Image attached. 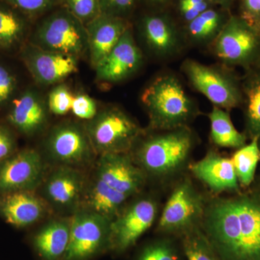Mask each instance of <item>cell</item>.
Here are the masks:
<instances>
[{"instance_id":"obj_35","label":"cell","mask_w":260,"mask_h":260,"mask_svg":"<svg viewBox=\"0 0 260 260\" xmlns=\"http://www.w3.org/2000/svg\"><path fill=\"white\" fill-rule=\"evenodd\" d=\"M138 260H179V257L172 244L161 241L147 246Z\"/></svg>"},{"instance_id":"obj_37","label":"cell","mask_w":260,"mask_h":260,"mask_svg":"<svg viewBox=\"0 0 260 260\" xmlns=\"http://www.w3.org/2000/svg\"><path fill=\"white\" fill-rule=\"evenodd\" d=\"M18 80L4 65L0 64V107H4L14 95Z\"/></svg>"},{"instance_id":"obj_39","label":"cell","mask_w":260,"mask_h":260,"mask_svg":"<svg viewBox=\"0 0 260 260\" xmlns=\"http://www.w3.org/2000/svg\"><path fill=\"white\" fill-rule=\"evenodd\" d=\"M17 151L14 135L9 129L0 125V162L6 160Z\"/></svg>"},{"instance_id":"obj_9","label":"cell","mask_w":260,"mask_h":260,"mask_svg":"<svg viewBox=\"0 0 260 260\" xmlns=\"http://www.w3.org/2000/svg\"><path fill=\"white\" fill-rule=\"evenodd\" d=\"M111 220L79 209L71 215L69 245L62 260H89L110 249Z\"/></svg>"},{"instance_id":"obj_22","label":"cell","mask_w":260,"mask_h":260,"mask_svg":"<svg viewBox=\"0 0 260 260\" xmlns=\"http://www.w3.org/2000/svg\"><path fill=\"white\" fill-rule=\"evenodd\" d=\"M131 197L113 189L95 175L88 181L80 209L89 210L112 221Z\"/></svg>"},{"instance_id":"obj_11","label":"cell","mask_w":260,"mask_h":260,"mask_svg":"<svg viewBox=\"0 0 260 260\" xmlns=\"http://www.w3.org/2000/svg\"><path fill=\"white\" fill-rule=\"evenodd\" d=\"M155 198L144 197L126 205L111 222L110 249L122 252L153 225L158 214Z\"/></svg>"},{"instance_id":"obj_16","label":"cell","mask_w":260,"mask_h":260,"mask_svg":"<svg viewBox=\"0 0 260 260\" xmlns=\"http://www.w3.org/2000/svg\"><path fill=\"white\" fill-rule=\"evenodd\" d=\"M143 63V53L135 42L132 25L114 49L95 67L96 80L107 84L121 83L135 75Z\"/></svg>"},{"instance_id":"obj_41","label":"cell","mask_w":260,"mask_h":260,"mask_svg":"<svg viewBox=\"0 0 260 260\" xmlns=\"http://www.w3.org/2000/svg\"><path fill=\"white\" fill-rule=\"evenodd\" d=\"M208 1H209L214 6L227 10H231L234 3V0H208Z\"/></svg>"},{"instance_id":"obj_19","label":"cell","mask_w":260,"mask_h":260,"mask_svg":"<svg viewBox=\"0 0 260 260\" xmlns=\"http://www.w3.org/2000/svg\"><path fill=\"white\" fill-rule=\"evenodd\" d=\"M47 203L36 191H20L1 194L0 215L17 228L37 223L47 215Z\"/></svg>"},{"instance_id":"obj_25","label":"cell","mask_w":260,"mask_h":260,"mask_svg":"<svg viewBox=\"0 0 260 260\" xmlns=\"http://www.w3.org/2000/svg\"><path fill=\"white\" fill-rule=\"evenodd\" d=\"M32 20L0 2V49L18 47L28 36Z\"/></svg>"},{"instance_id":"obj_38","label":"cell","mask_w":260,"mask_h":260,"mask_svg":"<svg viewBox=\"0 0 260 260\" xmlns=\"http://www.w3.org/2000/svg\"><path fill=\"white\" fill-rule=\"evenodd\" d=\"M239 17L260 34V0H241Z\"/></svg>"},{"instance_id":"obj_30","label":"cell","mask_w":260,"mask_h":260,"mask_svg":"<svg viewBox=\"0 0 260 260\" xmlns=\"http://www.w3.org/2000/svg\"><path fill=\"white\" fill-rule=\"evenodd\" d=\"M56 6L66 10L85 25L102 14L99 0H57Z\"/></svg>"},{"instance_id":"obj_7","label":"cell","mask_w":260,"mask_h":260,"mask_svg":"<svg viewBox=\"0 0 260 260\" xmlns=\"http://www.w3.org/2000/svg\"><path fill=\"white\" fill-rule=\"evenodd\" d=\"M46 156L55 166L82 169L96 156L84 124L63 121L54 126L44 142Z\"/></svg>"},{"instance_id":"obj_21","label":"cell","mask_w":260,"mask_h":260,"mask_svg":"<svg viewBox=\"0 0 260 260\" xmlns=\"http://www.w3.org/2000/svg\"><path fill=\"white\" fill-rule=\"evenodd\" d=\"M190 169L193 175L214 194L239 193V182L232 158L210 150L204 158L191 164Z\"/></svg>"},{"instance_id":"obj_2","label":"cell","mask_w":260,"mask_h":260,"mask_svg":"<svg viewBox=\"0 0 260 260\" xmlns=\"http://www.w3.org/2000/svg\"><path fill=\"white\" fill-rule=\"evenodd\" d=\"M197 144L189 126L168 130H145L130 155L148 178L164 181L180 174Z\"/></svg>"},{"instance_id":"obj_5","label":"cell","mask_w":260,"mask_h":260,"mask_svg":"<svg viewBox=\"0 0 260 260\" xmlns=\"http://www.w3.org/2000/svg\"><path fill=\"white\" fill-rule=\"evenodd\" d=\"M84 125L97 155L129 153L145 131L138 121L116 106L101 109Z\"/></svg>"},{"instance_id":"obj_20","label":"cell","mask_w":260,"mask_h":260,"mask_svg":"<svg viewBox=\"0 0 260 260\" xmlns=\"http://www.w3.org/2000/svg\"><path fill=\"white\" fill-rule=\"evenodd\" d=\"M132 25L127 19L104 14H101L87 24L88 56L94 69L114 49Z\"/></svg>"},{"instance_id":"obj_36","label":"cell","mask_w":260,"mask_h":260,"mask_svg":"<svg viewBox=\"0 0 260 260\" xmlns=\"http://www.w3.org/2000/svg\"><path fill=\"white\" fill-rule=\"evenodd\" d=\"M71 112L76 117L89 121L96 115L97 104L93 99L85 93H78L73 98Z\"/></svg>"},{"instance_id":"obj_17","label":"cell","mask_w":260,"mask_h":260,"mask_svg":"<svg viewBox=\"0 0 260 260\" xmlns=\"http://www.w3.org/2000/svg\"><path fill=\"white\" fill-rule=\"evenodd\" d=\"M95 175L116 190L133 197L143 189L148 177L130 153L99 155Z\"/></svg>"},{"instance_id":"obj_29","label":"cell","mask_w":260,"mask_h":260,"mask_svg":"<svg viewBox=\"0 0 260 260\" xmlns=\"http://www.w3.org/2000/svg\"><path fill=\"white\" fill-rule=\"evenodd\" d=\"M187 260H220L200 225L181 234Z\"/></svg>"},{"instance_id":"obj_33","label":"cell","mask_w":260,"mask_h":260,"mask_svg":"<svg viewBox=\"0 0 260 260\" xmlns=\"http://www.w3.org/2000/svg\"><path fill=\"white\" fill-rule=\"evenodd\" d=\"M139 0H99L102 14L129 20Z\"/></svg>"},{"instance_id":"obj_8","label":"cell","mask_w":260,"mask_h":260,"mask_svg":"<svg viewBox=\"0 0 260 260\" xmlns=\"http://www.w3.org/2000/svg\"><path fill=\"white\" fill-rule=\"evenodd\" d=\"M206 201L188 178L176 184L159 218L158 231L181 234L201 224Z\"/></svg>"},{"instance_id":"obj_15","label":"cell","mask_w":260,"mask_h":260,"mask_svg":"<svg viewBox=\"0 0 260 260\" xmlns=\"http://www.w3.org/2000/svg\"><path fill=\"white\" fill-rule=\"evenodd\" d=\"M20 58L36 83L44 86L59 84L78 69V59L74 56L45 50L30 42L23 45Z\"/></svg>"},{"instance_id":"obj_24","label":"cell","mask_w":260,"mask_h":260,"mask_svg":"<svg viewBox=\"0 0 260 260\" xmlns=\"http://www.w3.org/2000/svg\"><path fill=\"white\" fill-rule=\"evenodd\" d=\"M230 10L212 7L186 24L185 39L197 46L212 45L230 18Z\"/></svg>"},{"instance_id":"obj_14","label":"cell","mask_w":260,"mask_h":260,"mask_svg":"<svg viewBox=\"0 0 260 260\" xmlns=\"http://www.w3.org/2000/svg\"><path fill=\"white\" fill-rule=\"evenodd\" d=\"M138 28L147 49L158 59L175 56L185 42L184 31L168 10H152L143 15L138 20Z\"/></svg>"},{"instance_id":"obj_40","label":"cell","mask_w":260,"mask_h":260,"mask_svg":"<svg viewBox=\"0 0 260 260\" xmlns=\"http://www.w3.org/2000/svg\"><path fill=\"white\" fill-rule=\"evenodd\" d=\"M140 1L148 5L152 10H165L172 6L175 0H140Z\"/></svg>"},{"instance_id":"obj_27","label":"cell","mask_w":260,"mask_h":260,"mask_svg":"<svg viewBox=\"0 0 260 260\" xmlns=\"http://www.w3.org/2000/svg\"><path fill=\"white\" fill-rule=\"evenodd\" d=\"M245 102V120L248 134L260 140V72L248 75L242 85Z\"/></svg>"},{"instance_id":"obj_6","label":"cell","mask_w":260,"mask_h":260,"mask_svg":"<svg viewBox=\"0 0 260 260\" xmlns=\"http://www.w3.org/2000/svg\"><path fill=\"white\" fill-rule=\"evenodd\" d=\"M225 67L186 59L181 65V70L194 90L215 107L229 112L242 104V90L236 77Z\"/></svg>"},{"instance_id":"obj_18","label":"cell","mask_w":260,"mask_h":260,"mask_svg":"<svg viewBox=\"0 0 260 260\" xmlns=\"http://www.w3.org/2000/svg\"><path fill=\"white\" fill-rule=\"evenodd\" d=\"M49 112L47 101L39 91L29 88L12 103L8 120L20 134L34 136L45 129Z\"/></svg>"},{"instance_id":"obj_4","label":"cell","mask_w":260,"mask_h":260,"mask_svg":"<svg viewBox=\"0 0 260 260\" xmlns=\"http://www.w3.org/2000/svg\"><path fill=\"white\" fill-rule=\"evenodd\" d=\"M30 39L29 42L45 50L77 59L88 56L86 25L58 7L40 18Z\"/></svg>"},{"instance_id":"obj_10","label":"cell","mask_w":260,"mask_h":260,"mask_svg":"<svg viewBox=\"0 0 260 260\" xmlns=\"http://www.w3.org/2000/svg\"><path fill=\"white\" fill-rule=\"evenodd\" d=\"M212 46L222 64L249 66L259 54L260 34L239 15H232Z\"/></svg>"},{"instance_id":"obj_28","label":"cell","mask_w":260,"mask_h":260,"mask_svg":"<svg viewBox=\"0 0 260 260\" xmlns=\"http://www.w3.org/2000/svg\"><path fill=\"white\" fill-rule=\"evenodd\" d=\"M238 180L241 185L248 187L253 182L256 167L260 161V145L258 138L238 149L232 158Z\"/></svg>"},{"instance_id":"obj_34","label":"cell","mask_w":260,"mask_h":260,"mask_svg":"<svg viewBox=\"0 0 260 260\" xmlns=\"http://www.w3.org/2000/svg\"><path fill=\"white\" fill-rule=\"evenodd\" d=\"M174 3L177 6L178 14L185 25L205 10L214 7L208 0H175Z\"/></svg>"},{"instance_id":"obj_13","label":"cell","mask_w":260,"mask_h":260,"mask_svg":"<svg viewBox=\"0 0 260 260\" xmlns=\"http://www.w3.org/2000/svg\"><path fill=\"white\" fill-rule=\"evenodd\" d=\"M47 172L40 152L32 148L17 151L0 162V194L36 191L42 186Z\"/></svg>"},{"instance_id":"obj_23","label":"cell","mask_w":260,"mask_h":260,"mask_svg":"<svg viewBox=\"0 0 260 260\" xmlns=\"http://www.w3.org/2000/svg\"><path fill=\"white\" fill-rule=\"evenodd\" d=\"M71 217L48 222L32 238V245L44 260H62L69 245Z\"/></svg>"},{"instance_id":"obj_32","label":"cell","mask_w":260,"mask_h":260,"mask_svg":"<svg viewBox=\"0 0 260 260\" xmlns=\"http://www.w3.org/2000/svg\"><path fill=\"white\" fill-rule=\"evenodd\" d=\"M74 95L68 85L59 83L49 94L47 105L50 113L54 115L63 116L71 111Z\"/></svg>"},{"instance_id":"obj_42","label":"cell","mask_w":260,"mask_h":260,"mask_svg":"<svg viewBox=\"0 0 260 260\" xmlns=\"http://www.w3.org/2000/svg\"><path fill=\"white\" fill-rule=\"evenodd\" d=\"M0 197H1V194H0Z\"/></svg>"},{"instance_id":"obj_1","label":"cell","mask_w":260,"mask_h":260,"mask_svg":"<svg viewBox=\"0 0 260 260\" xmlns=\"http://www.w3.org/2000/svg\"><path fill=\"white\" fill-rule=\"evenodd\" d=\"M200 226L220 260H260L259 195L214 198Z\"/></svg>"},{"instance_id":"obj_3","label":"cell","mask_w":260,"mask_h":260,"mask_svg":"<svg viewBox=\"0 0 260 260\" xmlns=\"http://www.w3.org/2000/svg\"><path fill=\"white\" fill-rule=\"evenodd\" d=\"M148 114L149 129L168 130L189 126L200 114L198 104L172 73L157 76L140 96Z\"/></svg>"},{"instance_id":"obj_26","label":"cell","mask_w":260,"mask_h":260,"mask_svg":"<svg viewBox=\"0 0 260 260\" xmlns=\"http://www.w3.org/2000/svg\"><path fill=\"white\" fill-rule=\"evenodd\" d=\"M208 118L210 140L215 146L239 149L246 145V137L236 129L228 111L213 106Z\"/></svg>"},{"instance_id":"obj_31","label":"cell","mask_w":260,"mask_h":260,"mask_svg":"<svg viewBox=\"0 0 260 260\" xmlns=\"http://www.w3.org/2000/svg\"><path fill=\"white\" fill-rule=\"evenodd\" d=\"M57 0H0L34 21L57 8Z\"/></svg>"},{"instance_id":"obj_12","label":"cell","mask_w":260,"mask_h":260,"mask_svg":"<svg viewBox=\"0 0 260 260\" xmlns=\"http://www.w3.org/2000/svg\"><path fill=\"white\" fill-rule=\"evenodd\" d=\"M88 184L82 169L55 166L41 186L42 197L51 208L73 215L81 207Z\"/></svg>"}]
</instances>
